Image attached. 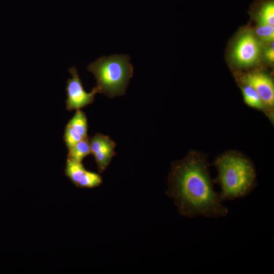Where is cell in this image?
Wrapping results in <instances>:
<instances>
[{
  "label": "cell",
  "instance_id": "6da1fadb",
  "mask_svg": "<svg viewBox=\"0 0 274 274\" xmlns=\"http://www.w3.org/2000/svg\"><path fill=\"white\" fill-rule=\"evenodd\" d=\"M167 194L181 214L189 218L226 216L227 208L214 191L204 158L191 153L174 163L168 179Z\"/></svg>",
  "mask_w": 274,
  "mask_h": 274
},
{
  "label": "cell",
  "instance_id": "7a4b0ae2",
  "mask_svg": "<svg viewBox=\"0 0 274 274\" xmlns=\"http://www.w3.org/2000/svg\"><path fill=\"white\" fill-rule=\"evenodd\" d=\"M218 170L216 182L221 187L218 194L222 202L245 197L255 186L256 173L252 163L235 153H226L214 163Z\"/></svg>",
  "mask_w": 274,
  "mask_h": 274
},
{
  "label": "cell",
  "instance_id": "3957f363",
  "mask_svg": "<svg viewBox=\"0 0 274 274\" xmlns=\"http://www.w3.org/2000/svg\"><path fill=\"white\" fill-rule=\"evenodd\" d=\"M128 55L102 56L90 63L88 71L92 73L96 81L94 87L97 93H102L109 98L123 95L132 78L133 68Z\"/></svg>",
  "mask_w": 274,
  "mask_h": 274
},
{
  "label": "cell",
  "instance_id": "277c9868",
  "mask_svg": "<svg viewBox=\"0 0 274 274\" xmlns=\"http://www.w3.org/2000/svg\"><path fill=\"white\" fill-rule=\"evenodd\" d=\"M69 72L72 78L66 81V109L71 111L83 108L92 104L94 100V96L97 93L93 88L90 92H87L83 87L78 71L75 67L70 68Z\"/></svg>",
  "mask_w": 274,
  "mask_h": 274
},
{
  "label": "cell",
  "instance_id": "5b68a950",
  "mask_svg": "<svg viewBox=\"0 0 274 274\" xmlns=\"http://www.w3.org/2000/svg\"><path fill=\"white\" fill-rule=\"evenodd\" d=\"M260 52L259 43L250 32L243 35L237 42L232 56L237 65L246 67L254 64L258 60Z\"/></svg>",
  "mask_w": 274,
  "mask_h": 274
},
{
  "label": "cell",
  "instance_id": "8992f818",
  "mask_svg": "<svg viewBox=\"0 0 274 274\" xmlns=\"http://www.w3.org/2000/svg\"><path fill=\"white\" fill-rule=\"evenodd\" d=\"M91 154L95 158L98 170L104 172L116 154V144L108 136L97 133L89 139Z\"/></svg>",
  "mask_w": 274,
  "mask_h": 274
},
{
  "label": "cell",
  "instance_id": "52a82bcc",
  "mask_svg": "<svg viewBox=\"0 0 274 274\" xmlns=\"http://www.w3.org/2000/svg\"><path fill=\"white\" fill-rule=\"evenodd\" d=\"M243 81L253 87L261 98L264 106L272 108L274 104V86L267 75L254 73L245 76Z\"/></svg>",
  "mask_w": 274,
  "mask_h": 274
},
{
  "label": "cell",
  "instance_id": "ba28073f",
  "mask_svg": "<svg viewBox=\"0 0 274 274\" xmlns=\"http://www.w3.org/2000/svg\"><path fill=\"white\" fill-rule=\"evenodd\" d=\"M257 10V16L259 23L274 26L273 0L262 1Z\"/></svg>",
  "mask_w": 274,
  "mask_h": 274
},
{
  "label": "cell",
  "instance_id": "9c48e42d",
  "mask_svg": "<svg viewBox=\"0 0 274 274\" xmlns=\"http://www.w3.org/2000/svg\"><path fill=\"white\" fill-rule=\"evenodd\" d=\"M68 151V158L82 162L86 156L91 154L88 136L82 139Z\"/></svg>",
  "mask_w": 274,
  "mask_h": 274
},
{
  "label": "cell",
  "instance_id": "30bf717a",
  "mask_svg": "<svg viewBox=\"0 0 274 274\" xmlns=\"http://www.w3.org/2000/svg\"><path fill=\"white\" fill-rule=\"evenodd\" d=\"M85 170L81 162L67 157L65 174L76 186Z\"/></svg>",
  "mask_w": 274,
  "mask_h": 274
},
{
  "label": "cell",
  "instance_id": "8fae6325",
  "mask_svg": "<svg viewBox=\"0 0 274 274\" xmlns=\"http://www.w3.org/2000/svg\"><path fill=\"white\" fill-rule=\"evenodd\" d=\"M82 137L87 136V120L85 114L80 109L76 110L73 117L67 123Z\"/></svg>",
  "mask_w": 274,
  "mask_h": 274
},
{
  "label": "cell",
  "instance_id": "7c38bea8",
  "mask_svg": "<svg viewBox=\"0 0 274 274\" xmlns=\"http://www.w3.org/2000/svg\"><path fill=\"white\" fill-rule=\"evenodd\" d=\"M245 102L249 106L258 109L263 108L264 105L259 95L251 86L246 84L242 88Z\"/></svg>",
  "mask_w": 274,
  "mask_h": 274
},
{
  "label": "cell",
  "instance_id": "4fadbf2b",
  "mask_svg": "<svg viewBox=\"0 0 274 274\" xmlns=\"http://www.w3.org/2000/svg\"><path fill=\"white\" fill-rule=\"evenodd\" d=\"M101 183L102 179L99 175L86 170L77 186L80 188H93L98 186Z\"/></svg>",
  "mask_w": 274,
  "mask_h": 274
},
{
  "label": "cell",
  "instance_id": "5bb4252c",
  "mask_svg": "<svg viewBox=\"0 0 274 274\" xmlns=\"http://www.w3.org/2000/svg\"><path fill=\"white\" fill-rule=\"evenodd\" d=\"M83 138L81 135L68 124L66 125L63 139L68 149L72 148Z\"/></svg>",
  "mask_w": 274,
  "mask_h": 274
},
{
  "label": "cell",
  "instance_id": "9a60e30c",
  "mask_svg": "<svg viewBox=\"0 0 274 274\" xmlns=\"http://www.w3.org/2000/svg\"><path fill=\"white\" fill-rule=\"evenodd\" d=\"M256 33L262 40L271 43L274 40V26L259 23Z\"/></svg>",
  "mask_w": 274,
  "mask_h": 274
},
{
  "label": "cell",
  "instance_id": "2e32d148",
  "mask_svg": "<svg viewBox=\"0 0 274 274\" xmlns=\"http://www.w3.org/2000/svg\"><path fill=\"white\" fill-rule=\"evenodd\" d=\"M265 56L268 61L273 62L274 61V47L273 41L271 42V45L269 48L266 50Z\"/></svg>",
  "mask_w": 274,
  "mask_h": 274
}]
</instances>
